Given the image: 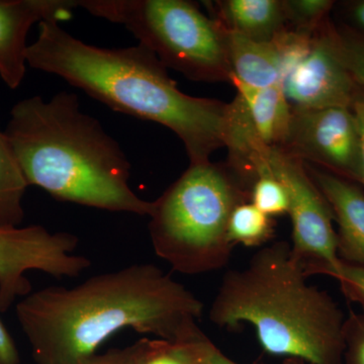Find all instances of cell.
Wrapping results in <instances>:
<instances>
[{
  "mask_svg": "<svg viewBox=\"0 0 364 364\" xmlns=\"http://www.w3.org/2000/svg\"><path fill=\"white\" fill-rule=\"evenodd\" d=\"M205 305L171 275L151 263L100 273L72 287L33 291L16 306L21 331L38 364H85L124 329L172 343L205 333Z\"/></svg>",
  "mask_w": 364,
  "mask_h": 364,
  "instance_id": "6da1fadb",
  "label": "cell"
},
{
  "mask_svg": "<svg viewBox=\"0 0 364 364\" xmlns=\"http://www.w3.org/2000/svg\"><path fill=\"white\" fill-rule=\"evenodd\" d=\"M26 63L54 74L114 111L155 122L183 143L191 164L210 161L231 136V102L191 97L145 46L107 49L86 44L58 21L39 23Z\"/></svg>",
  "mask_w": 364,
  "mask_h": 364,
  "instance_id": "7a4b0ae2",
  "label": "cell"
},
{
  "mask_svg": "<svg viewBox=\"0 0 364 364\" xmlns=\"http://www.w3.org/2000/svg\"><path fill=\"white\" fill-rule=\"evenodd\" d=\"M4 134L28 186L85 207L142 217L152 212L153 202L131 188V164L119 143L81 111L74 93L21 100Z\"/></svg>",
  "mask_w": 364,
  "mask_h": 364,
  "instance_id": "3957f363",
  "label": "cell"
},
{
  "mask_svg": "<svg viewBox=\"0 0 364 364\" xmlns=\"http://www.w3.org/2000/svg\"><path fill=\"white\" fill-rule=\"evenodd\" d=\"M306 279L289 242L263 246L245 267L225 273L208 318L222 329L252 326L269 355L342 364L346 317L327 291Z\"/></svg>",
  "mask_w": 364,
  "mask_h": 364,
  "instance_id": "277c9868",
  "label": "cell"
},
{
  "mask_svg": "<svg viewBox=\"0 0 364 364\" xmlns=\"http://www.w3.org/2000/svg\"><path fill=\"white\" fill-rule=\"evenodd\" d=\"M250 191L228 163L189 165L153 202L148 228L158 257L182 274L226 267L235 247L228 234L230 218L250 202Z\"/></svg>",
  "mask_w": 364,
  "mask_h": 364,
  "instance_id": "5b68a950",
  "label": "cell"
},
{
  "mask_svg": "<svg viewBox=\"0 0 364 364\" xmlns=\"http://www.w3.org/2000/svg\"><path fill=\"white\" fill-rule=\"evenodd\" d=\"M92 16L124 26L166 68L202 82H230L226 32L188 0H78Z\"/></svg>",
  "mask_w": 364,
  "mask_h": 364,
  "instance_id": "8992f818",
  "label": "cell"
},
{
  "mask_svg": "<svg viewBox=\"0 0 364 364\" xmlns=\"http://www.w3.org/2000/svg\"><path fill=\"white\" fill-rule=\"evenodd\" d=\"M261 171H267L287 188L293 225L291 251L303 263L306 277L315 275L321 268L338 264L334 215L305 163L275 148H265L255 164L256 176Z\"/></svg>",
  "mask_w": 364,
  "mask_h": 364,
  "instance_id": "52a82bcc",
  "label": "cell"
},
{
  "mask_svg": "<svg viewBox=\"0 0 364 364\" xmlns=\"http://www.w3.org/2000/svg\"><path fill=\"white\" fill-rule=\"evenodd\" d=\"M78 244L76 235L50 232L39 225L0 229V312L32 293L26 277L30 270L63 279L78 277L90 268L87 257L74 253Z\"/></svg>",
  "mask_w": 364,
  "mask_h": 364,
  "instance_id": "ba28073f",
  "label": "cell"
},
{
  "mask_svg": "<svg viewBox=\"0 0 364 364\" xmlns=\"http://www.w3.org/2000/svg\"><path fill=\"white\" fill-rule=\"evenodd\" d=\"M279 150L361 186L360 133L351 109L291 107L289 132Z\"/></svg>",
  "mask_w": 364,
  "mask_h": 364,
  "instance_id": "9c48e42d",
  "label": "cell"
},
{
  "mask_svg": "<svg viewBox=\"0 0 364 364\" xmlns=\"http://www.w3.org/2000/svg\"><path fill=\"white\" fill-rule=\"evenodd\" d=\"M356 87L339 53L335 23L329 18L287 74L284 93L293 109H351Z\"/></svg>",
  "mask_w": 364,
  "mask_h": 364,
  "instance_id": "30bf717a",
  "label": "cell"
},
{
  "mask_svg": "<svg viewBox=\"0 0 364 364\" xmlns=\"http://www.w3.org/2000/svg\"><path fill=\"white\" fill-rule=\"evenodd\" d=\"M73 0H0V77L11 90L26 75V37L36 23L71 16Z\"/></svg>",
  "mask_w": 364,
  "mask_h": 364,
  "instance_id": "8fae6325",
  "label": "cell"
},
{
  "mask_svg": "<svg viewBox=\"0 0 364 364\" xmlns=\"http://www.w3.org/2000/svg\"><path fill=\"white\" fill-rule=\"evenodd\" d=\"M306 171L331 208L338 225L337 254L340 260L364 267V188L360 184L346 181L312 166Z\"/></svg>",
  "mask_w": 364,
  "mask_h": 364,
  "instance_id": "7c38bea8",
  "label": "cell"
},
{
  "mask_svg": "<svg viewBox=\"0 0 364 364\" xmlns=\"http://www.w3.org/2000/svg\"><path fill=\"white\" fill-rule=\"evenodd\" d=\"M226 32L228 57L232 79L253 88L284 85L287 73L296 62V51L279 37L272 43L246 39L233 32Z\"/></svg>",
  "mask_w": 364,
  "mask_h": 364,
  "instance_id": "4fadbf2b",
  "label": "cell"
},
{
  "mask_svg": "<svg viewBox=\"0 0 364 364\" xmlns=\"http://www.w3.org/2000/svg\"><path fill=\"white\" fill-rule=\"evenodd\" d=\"M207 4L212 18L223 28L254 42H274L287 31L282 0H220Z\"/></svg>",
  "mask_w": 364,
  "mask_h": 364,
  "instance_id": "5bb4252c",
  "label": "cell"
},
{
  "mask_svg": "<svg viewBox=\"0 0 364 364\" xmlns=\"http://www.w3.org/2000/svg\"><path fill=\"white\" fill-rule=\"evenodd\" d=\"M230 82L245 107L249 122L263 145L279 149L286 140L291 123V107L284 85L253 88L232 79Z\"/></svg>",
  "mask_w": 364,
  "mask_h": 364,
  "instance_id": "9a60e30c",
  "label": "cell"
},
{
  "mask_svg": "<svg viewBox=\"0 0 364 364\" xmlns=\"http://www.w3.org/2000/svg\"><path fill=\"white\" fill-rule=\"evenodd\" d=\"M28 186L9 139L0 131V229L18 228L23 222Z\"/></svg>",
  "mask_w": 364,
  "mask_h": 364,
  "instance_id": "2e32d148",
  "label": "cell"
},
{
  "mask_svg": "<svg viewBox=\"0 0 364 364\" xmlns=\"http://www.w3.org/2000/svg\"><path fill=\"white\" fill-rule=\"evenodd\" d=\"M275 222L250 202L235 208L230 218L228 234L234 245L263 247L274 237Z\"/></svg>",
  "mask_w": 364,
  "mask_h": 364,
  "instance_id": "e0dca14e",
  "label": "cell"
},
{
  "mask_svg": "<svg viewBox=\"0 0 364 364\" xmlns=\"http://www.w3.org/2000/svg\"><path fill=\"white\" fill-rule=\"evenodd\" d=\"M287 30L312 36L330 18L331 0H282Z\"/></svg>",
  "mask_w": 364,
  "mask_h": 364,
  "instance_id": "ac0fdd59",
  "label": "cell"
},
{
  "mask_svg": "<svg viewBox=\"0 0 364 364\" xmlns=\"http://www.w3.org/2000/svg\"><path fill=\"white\" fill-rule=\"evenodd\" d=\"M250 203L273 219L289 213V196L287 188L267 171H261L256 176L251 186Z\"/></svg>",
  "mask_w": 364,
  "mask_h": 364,
  "instance_id": "d6986e66",
  "label": "cell"
},
{
  "mask_svg": "<svg viewBox=\"0 0 364 364\" xmlns=\"http://www.w3.org/2000/svg\"><path fill=\"white\" fill-rule=\"evenodd\" d=\"M335 38L345 66L358 85L364 86V35L350 26L335 23Z\"/></svg>",
  "mask_w": 364,
  "mask_h": 364,
  "instance_id": "ffe728a7",
  "label": "cell"
},
{
  "mask_svg": "<svg viewBox=\"0 0 364 364\" xmlns=\"http://www.w3.org/2000/svg\"><path fill=\"white\" fill-rule=\"evenodd\" d=\"M317 274L336 279L346 299L358 303L364 311V267L340 260L335 267L321 268L316 272L315 275Z\"/></svg>",
  "mask_w": 364,
  "mask_h": 364,
  "instance_id": "44dd1931",
  "label": "cell"
},
{
  "mask_svg": "<svg viewBox=\"0 0 364 364\" xmlns=\"http://www.w3.org/2000/svg\"><path fill=\"white\" fill-rule=\"evenodd\" d=\"M160 341L161 339L143 338L122 350H112L105 355L92 356L85 364H145L156 350Z\"/></svg>",
  "mask_w": 364,
  "mask_h": 364,
  "instance_id": "7402d4cb",
  "label": "cell"
},
{
  "mask_svg": "<svg viewBox=\"0 0 364 364\" xmlns=\"http://www.w3.org/2000/svg\"><path fill=\"white\" fill-rule=\"evenodd\" d=\"M342 364H364V311L351 312L345 320Z\"/></svg>",
  "mask_w": 364,
  "mask_h": 364,
  "instance_id": "603a6c76",
  "label": "cell"
},
{
  "mask_svg": "<svg viewBox=\"0 0 364 364\" xmlns=\"http://www.w3.org/2000/svg\"><path fill=\"white\" fill-rule=\"evenodd\" d=\"M205 335L188 343H172L161 340L145 364H198V342Z\"/></svg>",
  "mask_w": 364,
  "mask_h": 364,
  "instance_id": "cb8c5ba5",
  "label": "cell"
},
{
  "mask_svg": "<svg viewBox=\"0 0 364 364\" xmlns=\"http://www.w3.org/2000/svg\"><path fill=\"white\" fill-rule=\"evenodd\" d=\"M198 364H239L228 358L210 339L207 335L198 343ZM254 364H258L257 363Z\"/></svg>",
  "mask_w": 364,
  "mask_h": 364,
  "instance_id": "d4e9b609",
  "label": "cell"
},
{
  "mask_svg": "<svg viewBox=\"0 0 364 364\" xmlns=\"http://www.w3.org/2000/svg\"><path fill=\"white\" fill-rule=\"evenodd\" d=\"M351 109L358 119L359 133H360L361 172H363L361 186L364 188V86L358 85Z\"/></svg>",
  "mask_w": 364,
  "mask_h": 364,
  "instance_id": "484cf974",
  "label": "cell"
},
{
  "mask_svg": "<svg viewBox=\"0 0 364 364\" xmlns=\"http://www.w3.org/2000/svg\"><path fill=\"white\" fill-rule=\"evenodd\" d=\"M18 353L11 335L0 321V364H18Z\"/></svg>",
  "mask_w": 364,
  "mask_h": 364,
  "instance_id": "4316f807",
  "label": "cell"
},
{
  "mask_svg": "<svg viewBox=\"0 0 364 364\" xmlns=\"http://www.w3.org/2000/svg\"><path fill=\"white\" fill-rule=\"evenodd\" d=\"M349 18H350L352 25H346V23L345 25L350 26L364 35V0L351 4L350 9H349Z\"/></svg>",
  "mask_w": 364,
  "mask_h": 364,
  "instance_id": "83f0119b",
  "label": "cell"
},
{
  "mask_svg": "<svg viewBox=\"0 0 364 364\" xmlns=\"http://www.w3.org/2000/svg\"><path fill=\"white\" fill-rule=\"evenodd\" d=\"M258 364H264L261 363H257ZM280 364H306L301 359L296 358H284V361H282Z\"/></svg>",
  "mask_w": 364,
  "mask_h": 364,
  "instance_id": "f1b7e54d",
  "label": "cell"
}]
</instances>
